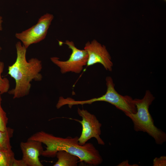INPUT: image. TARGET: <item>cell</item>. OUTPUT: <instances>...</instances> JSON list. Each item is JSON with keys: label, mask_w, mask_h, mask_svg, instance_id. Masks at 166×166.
<instances>
[{"label": "cell", "mask_w": 166, "mask_h": 166, "mask_svg": "<svg viewBox=\"0 0 166 166\" xmlns=\"http://www.w3.org/2000/svg\"><path fill=\"white\" fill-rule=\"evenodd\" d=\"M14 158L12 149L0 148V166H12Z\"/></svg>", "instance_id": "12"}, {"label": "cell", "mask_w": 166, "mask_h": 166, "mask_svg": "<svg viewBox=\"0 0 166 166\" xmlns=\"http://www.w3.org/2000/svg\"><path fill=\"white\" fill-rule=\"evenodd\" d=\"M3 22L2 18V17L0 15V31H2V23Z\"/></svg>", "instance_id": "18"}, {"label": "cell", "mask_w": 166, "mask_h": 166, "mask_svg": "<svg viewBox=\"0 0 166 166\" xmlns=\"http://www.w3.org/2000/svg\"><path fill=\"white\" fill-rule=\"evenodd\" d=\"M14 129L10 127L7 128L4 132L0 130V148L6 149H12L10 143V140L12 137Z\"/></svg>", "instance_id": "11"}, {"label": "cell", "mask_w": 166, "mask_h": 166, "mask_svg": "<svg viewBox=\"0 0 166 166\" xmlns=\"http://www.w3.org/2000/svg\"><path fill=\"white\" fill-rule=\"evenodd\" d=\"M105 80L107 87L106 93L100 97L85 100V103L91 104L97 101H105L114 106L125 114L136 113V108L132 98L119 94L115 89V85L111 77H107Z\"/></svg>", "instance_id": "4"}, {"label": "cell", "mask_w": 166, "mask_h": 166, "mask_svg": "<svg viewBox=\"0 0 166 166\" xmlns=\"http://www.w3.org/2000/svg\"><path fill=\"white\" fill-rule=\"evenodd\" d=\"M77 112L79 115L82 118L81 120L71 118L69 119L77 121L81 125L82 132L78 138L79 144L83 145L89 139L94 138L98 144L104 145L105 142L100 136L102 124L96 117L84 109L78 108Z\"/></svg>", "instance_id": "6"}, {"label": "cell", "mask_w": 166, "mask_h": 166, "mask_svg": "<svg viewBox=\"0 0 166 166\" xmlns=\"http://www.w3.org/2000/svg\"><path fill=\"white\" fill-rule=\"evenodd\" d=\"M62 43L66 45L72 50L69 57L67 60L62 61L57 57H53L50 58L51 61L59 68L62 74L70 72L80 73L84 66L86 65L88 59L87 52L84 49L77 48L72 41L66 40Z\"/></svg>", "instance_id": "5"}, {"label": "cell", "mask_w": 166, "mask_h": 166, "mask_svg": "<svg viewBox=\"0 0 166 166\" xmlns=\"http://www.w3.org/2000/svg\"><path fill=\"white\" fill-rule=\"evenodd\" d=\"M2 48L1 47V46H0V52L2 50Z\"/></svg>", "instance_id": "19"}, {"label": "cell", "mask_w": 166, "mask_h": 166, "mask_svg": "<svg viewBox=\"0 0 166 166\" xmlns=\"http://www.w3.org/2000/svg\"><path fill=\"white\" fill-rule=\"evenodd\" d=\"M88 55L87 67L99 63L107 70L112 71L113 63L111 56L106 47L96 40L88 42L84 48Z\"/></svg>", "instance_id": "8"}, {"label": "cell", "mask_w": 166, "mask_h": 166, "mask_svg": "<svg viewBox=\"0 0 166 166\" xmlns=\"http://www.w3.org/2000/svg\"><path fill=\"white\" fill-rule=\"evenodd\" d=\"M57 161L53 166H77L79 159L75 155L65 151H58L56 155Z\"/></svg>", "instance_id": "10"}, {"label": "cell", "mask_w": 166, "mask_h": 166, "mask_svg": "<svg viewBox=\"0 0 166 166\" xmlns=\"http://www.w3.org/2000/svg\"><path fill=\"white\" fill-rule=\"evenodd\" d=\"M165 1H166V0H164Z\"/></svg>", "instance_id": "20"}, {"label": "cell", "mask_w": 166, "mask_h": 166, "mask_svg": "<svg viewBox=\"0 0 166 166\" xmlns=\"http://www.w3.org/2000/svg\"><path fill=\"white\" fill-rule=\"evenodd\" d=\"M153 166H166V156H161L159 157H156L153 160Z\"/></svg>", "instance_id": "15"}, {"label": "cell", "mask_w": 166, "mask_h": 166, "mask_svg": "<svg viewBox=\"0 0 166 166\" xmlns=\"http://www.w3.org/2000/svg\"><path fill=\"white\" fill-rule=\"evenodd\" d=\"M41 142L34 140H28L22 142L20 146L22 153V159L27 166H43L40 161L44 149Z\"/></svg>", "instance_id": "9"}, {"label": "cell", "mask_w": 166, "mask_h": 166, "mask_svg": "<svg viewBox=\"0 0 166 166\" xmlns=\"http://www.w3.org/2000/svg\"><path fill=\"white\" fill-rule=\"evenodd\" d=\"M17 58L15 62L8 68V74L15 81L14 88L8 93L14 99L19 98L28 95L33 80L40 81L42 76L40 73L42 69V61L36 58L27 61L26 54L27 49L20 41L16 44Z\"/></svg>", "instance_id": "2"}, {"label": "cell", "mask_w": 166, "mask_h": 166, "mask_svg": "<svg viewBox=\"0 0 166 166\" xmlns=\"http://www.w3.org/2000/svg\"><path fill=\"white\" fill-rule=\"evenodd\" d=\"M117 166H137V165H131L129 164L128 162V160H125L121 163H119Z\"/></svg>", "instance_id": "17"}, {"label": "cell", "mask_w": 166, "mask_h": 166, "mask_svg": "<svg viewBox=\"0 0 166 166\" xmlns=\"http://www.w3.org/2000/svg\"><path fill=\"white\" fill-rule=\"evenodd\" d=\"M155 99L151 92L146 90L142 99H133L136 113L125 114L132 121L135 131L147 133L153 138L156 144L161 145L166 141V134L155 126L149 111V107Z\"/></svg>", "instance_id": "3"}, {"label": "cell", "mask_w": 166, "mask_h": 166, "mask_svg": "<svg viewBox=\"0 0 166 166\" xmlns=\"http://www.w3.org/2000/svg\"><path fill=\"white\" fill-rule=\"evenodd\" d=\"M77 136L57 137L43 131L38 132L29 137L28 140L40 141L45 144L46 149L41 156L54 158L57 152L63 150L78 157L80 161L90 166H98L103 162V158L99 151L91 143H86L83 145L79 144Z\"/></svg>", "instance_id": "1"}, {"label": "cell", "mask_w": 166, "mask_h": 166, "mask_svg": "<svg viewBox=\"0 0 166 166\" xmlns=\"http://www.w3.org/2000/svg\"><path fill=\"white\" fill-rule=\"evenodd\" d=\"M12 166H27L23 160H17L14 159L12 163Z\"/></svg>", "instance_id": "16"}, {"label": "cell", "mask_w": 166, "mask_h": 166, "mask_svg": "<svg viewBox=\"0 0 166 166\" xmlns=\"http://www.w3.org/2000/svg\"><path fill=\"white\" fill-rule=\"evenodd\" d=\"M53 18L52 14H45L40 18L35 25L21 33H16L15 36L27 49L30 45L39 42L45 38Z\"/></svg>", "instance_id": "7"}, {"label": "cell", "mask_w": 166, "mask_h": 166, "mask_svg": "<svg viewBox=\"0 0 166 166\" xmlns=\"http://www.w3.org/2000/svg\"><path fill=\"white\" fill-rule=\"evenodd\" d=\"M1 95L0 93V130L4 132L7 128V125L8 119L6 113L3 109L1 105L2 100Z\"/></svg>", "instance_id": "14"}, {"label": "cell", "mask_w": 166, "mask_h": 166, "mask_svg": "<svg viewBox=\"0 0 166 166\" xmlns=\"http://www.w3.org/2000/svg\"><path fill=\"white\" fill-rule=\"evenodd\" d=\"M4 66V62L0 61V93L1 94L8 92L10 87L9 80L6 77H2Z\"/></svg>", "instance_id": "13"}]
</instances>
